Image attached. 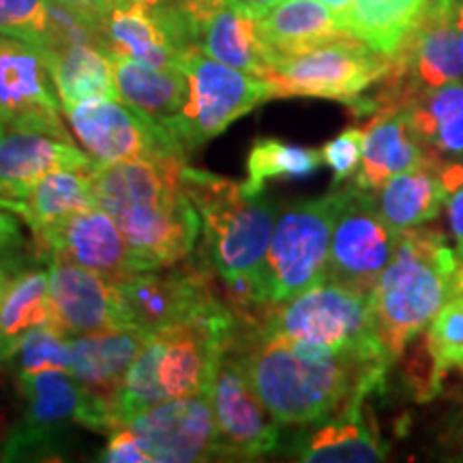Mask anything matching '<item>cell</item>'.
I'll list each match as a JSON object with an SVG mask.
<instances>
[{
    "mask_svg": "<svg viewBox=\"0 0 463 463\" xmlns=\"http://www.w3.org/2000/svg\"><path fill=\"white\" fill-rule=\"evenodd\" d=\"M431 375L430 395H433L449 373H463V294H455L438 311L427 331Z\"/></svg>",
    "mask_w": 463,
    "mask_h": 463,
    "instance_id": "836d02e7",
    "label": "cell"
},
{
    "mask_svg": "<svg viewBox=\"0 0 463 463\" xmlns=\"http://www.w3.org/2000/svg\"><path fill=\"white\" fill-rule=\"evenodd\" d=\"M0 137H3V120H0Z\"/></svg>",
    "mask_w": 463,
    "mask_h": 463,
    "instance_id": "f907efd6",
    "label": "cell"
},
{
    "mask_svg": "<svg viewBox=\"0 0 463 463\" xmlns=\"http://www.w3.org/2000/svg\"><path fill=\"white\" fill-rule=\"evenodd\" d=\"M140 3L148 5V7H153V9H159V11L183 7V5H181V0H140Z\"/></svg>",
    "mask_w": 463,
    "mask_h": 463,
    "instance_id": "bcb514c9",
    "label": "cell"
},
{
    "mask_svg": "<svg viewBox=\"0 0 463 463\" xmlns=\"http://www.w3.org/2000/svg\"><path fill=\"white\" fill-rule=\"evenodd\" d=\"M17 245H22L20 223H17L14 213L0 211V253L9 251Z\"/></svg>",
    "mask_w": 463,
    "mask_h": 463,
    "instance_id": "b9f144b4",
    "label": "cell"
},
{
    "mask_svg": "<svg viewBox=\"0 0 463 463\" xmlns=\"http://www.w3.org/2000/svg\"><path fill=\"white\" fill-rule=\"evenodd\" d=\"M52 326L67 337L125 328L120 320L116 281L84 266L50 260Z\"/></svg>",
    "mask_w": 463,
    "mask_h": 463,
    "instance_id": "d6986e66",
    "label": "cell"
},
{
    "mask_svg": "<svg viewBox=\"0 0 463 463\" xmlns=\"http://www.w3.org/2000/svg\"><path fill=\"white\" fill-rule=\"evenodd\" d=\"M99 45L112 58L183 67L184 52L195 45V26L183 7L159 11L140 0H116L99 24Z\"/></svg>",
    "mask_w": 463,
    "mask_h": 463,
    "instance_id": "9a60e30c",
    "label": "cell"
},
{
    "mask_svg": "<svg viewBox=\"0 0 463 463\" xmlns=\"http://www.w3.org/2000/svg\"><path fill=\"white\" fill-rule=\"evenodd\" d=\"M43 324H52L50 270H15L0 303V367H5L22 337Z\"/></svg>",
    "mask_w": 463,
    "mask_h": 463,
    "instance_id": "4dcf8cb0",
    "label": "cell"
},
{
    "mask_svg": "<svg viewBox=\"0 0 463 463\" xmlns=\"http://www.w3.org/2000/svg\"><path fill=\"white\" fill-rule=\"evenodd\" d=\"M184 14L195 26V37H198V28L204 24L211 15H215L219 9L228 5V0H181Z\"/></svg>",
    "mask_w": 463,
    "mask_h": 463,
    "instance_id": "60d3db41",
    "label": "cell"
},
{
    "mask_svg": "<svg viewBox=\"0 0 463 463\" xmlns=\"http://www.w3.org/2000/svg\"><path fill=\"white\" fill-rule=\"evenodd\" d=\"M457 3H463V0H457Z\"/></svg>",
    "mask_w": 463,
    "mask_h": 463,
    "instance_id": "816d5d0a",
    "label": "cell"
},
{
    "mask_svg": "<svg viewBox=\"0 0 463 463\" xmlns=\"http://www.w3.org/2000/svg\"><path fill=\"white\" fill-rule=\"evenodd\" d=\"M444 187V208H447L449 232L455 251L463 260V161H450L438 167Z\"/></svg>",
    "mask_w": 463,
    "mask_h": 463,
    "instance_id": "74e56055",
    "label": "cell"
},
{
    "mask_svg": "<svg viewBox=\"0 0 463 463\" xmlns=\"http://www.w3.org/2000/svg\"><path fill=\"white\" fill-rule=\"evenodd\" d=\"M34 249L45 262L58 260L78 264L112 281L127 279L142 270H153L137 258L123 230L99 204L75 213L54 225L48 234L34 241Z\"/></svg>",
    "mask_w": 463,
    "mask_h": 463,
    "instance_id": "ac0fdd59",
    "label": "cell"
},
{
    "mask_svg": "<svg viewBox=\"0 0 463 463\" xmlns=\"http://www.w3.org/2000/svg\"><path fill=\"white\" fill-rule=\"evenodd\" d=\"M24 397V414L5 444L3 459H56L62 453L67 425H82L90 431L118 430L112 397L86 389L69 372L54 369L15 378Z\"/></svg>",
    "mask_w": 463,
    "mask_h": 463,
    "instance_id": "52a82bcc",
    "label": "cell"
},
{
    "mask_svg": "<svg viewBox=\"0 0 463 463\" xmlns=\"http://www.w3.org/2000/svg\"><path fill=\"white\" fill-rule=\"evenodd\" d=\"M236 347L253 389L279 425L307 427L384 384L389 369L311 350L242 324Z\"/></svg>",
    "mask_w": 463,
    "mask_h": 463,
    "instance_id": "7a4b0ae2",
    "label": "cell"
},
{
    "mask_svg": "<svg viewBox=\"0 0 463 463\" xmlns=\"http://www.w3.org/2000/svg\"><path fill=\"white\" fill-rule=\"evenodd\" d=\"M184 164L187 159H140L90 170L97 204L150 269L181 264L198 249L202 225L183 183Z\"/></svg>",
    "mask_w": 463,
    "mask_h": 463,
    "instance_id": "3957f363",
    "label": "cell"
},
{
    "mask_svg": "<svg viewBox=\"0 0 463 463\" xmlns=\"http://www.w3.org/2000/svg\"><path fill=\"white\" fill-rule=\"evenodd\" d=\"M7 367L15 378L62 369L69 372V337L52 324L33 328L22 337L7 358Z\"/></svg>",
    "mask_w": 463,
    "mask_h": 463,
    "instance_id": "d590c367",
    "label": "cell"
},
{
    "mask_svg": "<svg viewBox=\"0 0 463 463\" xmlns=\"http://www.w3.org/2000/svg\"><path fill=\"white\" fill-rule=\"evenodd\" d=\"M258 31L273 56V65L281 58L303 54L333 39L352 37L344 17L317 0H281L260 17Z\"/></svg>",
    "mask_w": 463,
    "mask_h": 463,
    "instance_id": "cb8c5ba5",
    "label": "cell"
},
{
    "mask_svg": "<svg viewBox=\"0 0 463 463\" xmlns=\"http://www.w3.org/2000/svg\"><path fill=\"white\" fill-rule=\"evenodd\" d=\"M225 457H260L281 449L279 422L253 389L236 339L219 358L208 391Z\"/></svg>",
    "mask_w": 463,
    "mask_h": 463,
    "instance_id": "5bb4252c",
    "label": "cell"
},
{
    "mask_svg": "<svg viewBox=\"0 0 463 463\" xmlns=\"http://www.w3.org/2000/svg\"><path fill=\"white\" fill-rule=\"evenodd\" d=\"M455 294H463V260L457 264V270L453 275V297Z\"/></svg>",
    "mask_w": 463,
    "mask_h": 463,
    "instance_id": "7dc6e473",
    "label": "cell"
},
{
    "mask_svg": "<svg viewBox=\"0 0 463 463\" xmlns=\"http://www.w3.org/2000/svg\"><path fill=\"white\" fill-rule=\"evenodd\" d=\"M43 54L62 106L95 99V97L118 99L112 56L101 45L80 42Z\"/></svg>",
    "mask_w": 463,
    "mask_h": 463,
    "instance_id": "f546056e",
    "label": "cell"
},
{
    "mask_svg": "<svg viewBox=\"0 0 463 463\" xmlns=\"http://www.w3.org/2000/svg\"><path fill=\"white\" fill-rule=\"evenodd\" d=\"M148 337L140 328H108L69 337V373L97 395L114 397Z\"/></svg>",
    "mask_w": 463,
    "mask_h": 463,
    "instance_id": "603a6c76",
    "label": "cell"
},
{
    "mask_svg": "<svg viewBox=\"0 0 463 463\" xmlns=\"http://www.w3.org/2000/svg\"><path fill=\"white\" fill-rule=\"evenodd\" d=\"M364 399H354L328 416L307 425L288 444L286 453L305 463H378L389 455V444L363 419Z\"/></svg>",
    "mask_w": 463,
    "mask_h": 463,
    "instance_id": "44dd1931",
    "label": "cell"
},
{
    "mask_svg": "<svg viewBox=\"0 0 463 463\" xmlns=\"http://www.w3.org/2000/svg\"><path fill=\"white\" fill-rule=\"evenodd\" d=\"M99 461L108 463H153L140 438L129 427H118L109 433L108 447L103 449Z\"/></svg>",
    "mask_w": 463,
    "mask_h": 463,
    "instance_id": "f35d334b",
    "label": "cell"
},
{
    "mask_svg": "<svg viewBox=\"0 0 463 463\" xmlns=\"http://www.w3.org/2000/svg\"><path fill=\"white\" fill-rule=\"evenodd\" d=\"M317 3L326 5V7H331L333 11H337V14L345 20V15L350 14V9H352V5H354V0H317Z\"/></svg>",
    "mask_w": 463,
    "mask_h": 463,
    "instance_id": "f6af8a7d",
    "label": "cell"
},
{
    "mask_svg": "<svg viewBox=\"0 0 463 463\" xmlns=\"http://www.w3.org/2000/svg\"><path fill=\"white\" fill-rule=\"evenodd\" d=\"M0 34L50 52L58 48L54 0H0Z\"/></svg>",
    "mask_w": 463,
    "mask_h": 463,
    "instance_id": "e575fe53",
    "label": "cell"
},
{
    "mask_svg": "<svg viewBox=\"0 0 463 463\" xmlns=\"http://www.w3.org/2000/svg\"><path fill=\"white\" fill-rule=\"evenodd\" d=\"M256 328L264 335L297 341L326 354L347 356L386 369L392 364L375 328L369 294L331 279L269 309L264 322Z\"/></svg>",
    "mask_w": 463,
    "mask_h": 463,
    "instance_id": "8992f818",
    "label": "cell"
},
{
    "mask_svg": "<svg viewBox=\"0 0 463 463\" xmlns=\"http://www.w3.org/2000/svg\"><path fill=\"white\" fill-rule=\"evenodd\" d=\"M24 202L28 206L24 222L33 232V241H39L54 225L65 222L75 213L97 206L90 172L86 170L48 174L43 181L34 184Z\"/></svg>",
    "mask_w": 463,
    "mask_h": 463,
    "instance_id": "1f68e13d",
    "label": "cell"
},
{
    "mask_svg": "<svg viewBox=\"0 0 463 463\" xmlns=\"http://www.w3.org/2000/svg\"><path fill=\"white\" fill-rule=\"evenodd\" d=\"M241 328V317L228 307L153 333L125 375V397L137 405L208 397L219 358Z\"/></svg>",
    "mask_w": 463,
    "mask_h": 463,
    "instance_id": "5b68a950",
    "label": "cell"
},
{
    "mask_svg": "<svg viewBox=\"0 0 463 463\" xmlns=\"http://www.w3.org/2000/svg\"><path fill=\"white\" fill-rule=\"evenodd\" d=\"M9 270L7 266L0 264V303H3V297H5V288H7V281H9Z\"/></svg>",
    "mask_w": 463,
    "mask_h": 463,
    "instance_id": "c3c4849f",
    "label": "cell"
},
{
    "mask_svg": "<svg viewBox=\"0 0 463 463\" xmlns=\"http://www.w3.org/2000/svg\"><path fill=\"white\" fill-rule=\"evenodd\" d=\"M215 270L202 253L181 264L142 270L116 281L120 320L125 328H140L153 335L172 324L215 316L228 309V300H219Z\"/></svg>",
    "mask_w": 463,
    "mask_h": 463,
    "instance_id": "30bf717a",
    "label": "cell"
},
{
    "mask_svg": "<svg viewBox=\"0 0 463 463\" xmlns=\"http://www.w3.org/2000/svg\"><path fill=\"white\" fill-rule=\"evenodd\" d=\"M402 106L433 164L463 161V82L419 90Z\"/></svg>",
    "mask_w": 463,
    "mask_h": 463,
    "instance_id": "4316f807",
    "label": "cell"
},
{
    "mask_svg": "<svg viewBox=\"0 0 463 463\" xmlns=\"http://www.w3.org/2000/svg\"><path fill=\"white\" fill-rule=\"evenodd\" d=\"M43 50L7 37L0 45V120L11 129L71 140Z\"/></svg>",
    "mask_w": 463,
    "mask_h": 463,
    "instance_id": "2e32d148",
    "label": "cell"
},
{
    "mask_svg": "<svg viewBox=\"0 0 463 463\" xmlns=\"http://www.w3.org/2000/svg\"><path fill=\"white\" fill-rule=\"evenodd\" d=\"M392 58L356 37H339L303 54L277 61L269 82L275 97H314L354 106L373 84L384 82Z\"/></svg>",
    "mask_w": 463,
    "mask_h": 463,
    "instance_id": "8fae6325",
    "label": "cell"
},
{
    "mask_svg": "<svg viewBox=\"0 0 463 463\" xmlns=\"http://www.w3.org/2000/svg\"><path fill=\"white\" fill-rule=\"evenodd\" d=\"M54 3L73 11V14L82 15L84 20H89L90 24L99 28L101 20L112 11L116 0H54Z\"/></svg>",
    "mask_w": 463,
    "mask_h": 463,
    "instance_id": "ab89813d",
    "label": "cell"
},
{
    "mask_svg": "<svg viewBox=\"0 0 463 463\" xmlns=\"http://www.w3.org/2000/svg\"><path fill=\"white\" fill-rule=\"evenodd\" d=\"M195 45L215 61L258 78L269 80L273 69V56L260 37L258 20L234 0H228L198 28Z\"/></svg>",
    "mask_w": 463,
    "mask_h": 463,
    "instance_id": "d4e9b609",
    "label": "cell"
},
{
    "mask_svg": "<svg viewBox=\"0 0 463 463\" xmlns=\"http://www.w3.org/2000/svg\"><path fill=\"white\" fill-rule=\"evenodd\" d=\"M324 165L322 150L292 144L279 137H258L247 155V178L242 181L249 194H260L273 178L298 181L311 176Z\"/></svg>",
    "mask_w": 463,
    "mask_h": 463,
    "instance_id": "d6a6232c",
    "label": "cell"
},
{
    "mask_svg": "<svg viewBox=\"0 0 463 463\" xmlns=\"http://www.w3.org/2000/svg\"><path fill=\"white\" fill-rule=\"evenodd\" d=\"M234 3L239 5L241 9H245L249 15H253L256 20H260V17H264L270 9L277 7L281 0H234Z\"/></svg>",
    "mask_w": 463,
    "mask_h": 463,
    "instance_id": "7bdbcfd3",
    "label": "cell"
},
{
    "mask_svg": "<svg viewBox=\"0 0 463 463\" xmlns=\"http://www.w3.org/2000/svg\"><path fill=\"white\" fill-rule=\"evenodd\" d=\"M0 211L14 213V215H20L22 219H26V215H28V206L24 200L5 198V195H0Z\"/></svg>",
    "mask_w": 463,
    "mask_h": 463,
    "instance_id": "ee69618b",
    "label": "cell"
},
{
    "mask_svg": "<svg viewBox=\"0 0 463 463\" xmlns=\"http://www.w3.org/2000/svg\"><path fill=\"white\" fill-rule=\"evenodd\" d=\"M97 161L75 146L73 140L43 131L14 129L0 137V195L26 200L34 184L52 172L86 170Z\"/></svg>",
    "mask_w": 463,
    "mask_h": 463,
    "instance_id": "ffe728a7",
    "label": "cell"
},
{
    "mask_svg": "<svg viewBox=\"0 0 463 463\" xmlns=\"http://www.w3.org/2000/svg\"><path fill=\"white\" fill-rule=\"evenodd\" d=\"M62 112L75 137L97 164L189 157L164 125L114 97L71 103L62 106Z\"/></svg>",
    "mask_w": 463,
    "mask_h": 463,
    "instance_id": "7c38bea8",
    "label": "cell"
},
{
    "mask_svg": "<svg viewBox=\"0 0 463 463\" xmlns=\"http://www.w3.org/2000/svg\"><path fill=\"white\" fill-rule=\"evenodd\" d=\"M431 0H354L347 31L380 54L395 58L408 45Z\"/></svg>",
    "mask_w": 463,
    "mask_h": 463,
    "instance_id": "f1b7e54d",
    "label": "cell"
},
{
    "mask_svg": "<svg viewBox=\"0 0 463 463\" xmlns=\"http://www.w3.org/2000/svg\"><path fill=\"white\" fill-rule=\"evenodd\" d=\"M344 187L316 200L283 208L264 262V297L269 309L288 303L328 279L335 219Z\"/></svg>",
    "mask_w": 463,
    "mask_h": 463,
    "instance_id": "9c48e42d",
    "label": "cell"
},
{
    "mask_svg": "<svg viewBox=\"0 0 463 463\" xmlns=\"http://www.w3.org/2000/svg\"><path fill=\"white\" fill-rule=\"evenodd\" d=\"M420 165H436L425 144L416 136L402 103L378 108L364 125L363 161L354 184L373 191L397 174ZM439 167V165H436Z\"/></svg>",
    "mask_w": 463,
    "mask_h": 463,
    "instance_id": "7402d4cb",
    "label": "cell"
},
{
    "mask_svg": "<svg viewBox=\"0 0 463 463\" xmlns=\"http://www.w3.org/2000/svg\"><path fill=\"white\" fill-rule=\"evenodd\" d=\"M397 242L399 232L382 219L372 191L347 184L335 219L328 279L372 294L395 256Z\"/></svg>",
    "mask_w": 463,
    "mask_h": 463,
    "instance_id": "4fadbf2b",
    "label": "cell"
},
{
    "mask_svg": "<svg viewBox=\"0 0 463 463\" xmlns=\"http://www.w3.org/2000/svg\"><path fill=\"white\" fill-rule=\"evenodd\" d=\"M457 264L459 256L439 230L399 234L395 256L369 294L375 328L392 363L453 297Z\"/></svg>",
    "mask_w": 463,
    "mask_h": 463,
    "instance_id": "277c9868",
    "label": "cell"
},
{
    "mask_svg": "<svg viewBox=\"0 0 463 463\" xmlns=\"http://www.w3.org/2000/svg\"><path fill=\"white\" fill-rule=\"evenodd\" d=\"M183 183L200 215V253L222 279L228 303L247 326L269 314L264 262L279 217V206L242 183L184 164Z\"/></svg>",
    "mask_w": 463,
    "mask_h": 463,
    "instance_id": "6da1fadb",
    "label": "cell"
},
{
    "mask_svg": "<svg viewBox=\"0 0 463 463\" xmlns=\"http://www.w3.org/2000/svg\"><path fill=\"white\" fill-rule=\"evenodd\" d=\"M183 71L187 75V99L167 131L187 155L222 136L234 120L275 99L269 80L215 61L198 45L184 52Z\"/></svg>",
    "mask_w": 463,
    "mask_h": 463,
    "instance_id": "ba28073f",
    "label": "cell"
},
{
    "mask_svg": "<svg viewBox=\"0 0 463 463\" xmlns=\"http://www.w3.org/2000/svg\"><path fill=\"white\" fill-rule=\"evenodd\" d=\"M372 194L382 219L399 234L433 222L444 206V187L436 165L397 174Z\"/></svg>",
    "mask_w": 463,
    "mask_h": 463,
    "instance_id": "83f0119b",
    "label": "cell"
},
{
    "mask_svg": "<svg viewBox=\"0 0 463 463\" xmlns=\"http://www.w3.org/2000/svg\"><path fill=\"white\" fill-rule=\"evenodd\" d=\"M461 459H463V453H461Z\"/></svg>",
    "mask_w": 463,
    "mask_h": 463,
    "instance_id": "f5cc1de1",
    "label": "cell"
},
{
    "mask_svg": "<svg viewBox=\"0 0 463 463\" xmlns=\"http://www.w3.org/2000/svg\"><path fill=\"white\" fill-rule=\"evenodd\" d=\"M363 142L364 127H347L337 137L324 144L322 157L324 164L333 170L335 184H341L347 178L356 176L363 161Z\"/></svg>",
    "mask_w": 463,
    "mask_h": 463,
    "instance_id": "8d00e7d4",
    "label": "cell"
},
{
    "mask_svg": "<svg viewBox=\"0 0 463 463\" xmlns=\"http://www.w3.org/2000/svg\"><path fill=\"white\" fill-rule=\"evenodd\" d=\"M125 427L140 438L153 461L191 463L225 457L215 414L204 395L155 403L133 414Z\"/></svg>",
    "mask_w": 463,
    "mask_h": 463,
    "instance_id": "e0dca14e",
    "label": "cell"
},
{
    "mask_svg": "<svg viewBox=\"0 0 463 463\" xmlns=\"http://www.w3.org/2000/svg\"><path fill=\"white\" fill-rule=\"evenodd\" d=\"M112 62L116 97L167 129L187 99L183 67H153L131 58H112Z\"/></svg>",
    "mask_w": 463,
    "mask_h": 463,
    "instance_id": "484cf974",
    "label": "cell"
},
{
    "mask_svg": "<svg viewBox=\"0 0 463 463\" xmlns=\"http://www.w3.org/2000/svg\"><path fill=\"white\" fill-rule=\"evenodd\" d=\"M5 42H7V37H3V34H0V45H3Z\"/></svg>",
    "mask_w": 463,
    "mask_h": 463,
    "instance_id": "681fc988",
    "label": "cell"
}]
</instances>
